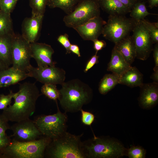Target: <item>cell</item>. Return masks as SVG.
<instances>
[{
    "label": "cell",
    "mask_w": 158,
    "mask_h": 158,
    "mask_svg": "<svg viewBox=\"0 0 158 158\" xmlns=\"http://www.w3.org/2000/svg\"><path fill=\"white\" fill-rule=\"evenodd\" d=\"M41 95L35 83L20 84L18 91L13 96L14 103L3 110L2 115L8 121L17 122L29 119L35 111L36 101Z\"/></svg>",
    "instance_id": "6da1fadb"
},
{
    "label": "cell",
    "mask_w": 158,
    "mask_h": 158,
    "mask_svg": "<svg viewBox=\"0 0 158 158\" xmlns=\"http://www.w3.org/2000/svg\"><path fill=\"white\" fill-rule=\"evenodd\" d=\"M59 90L58 100L66 113L80 111L83 105L89 103L93 97L92 89L87 84L78 79L64 82Z\"/></svg>",
    "instance_id": "7a4b0ae2"
},
{
    "label": "cell",
    "mask_w": 158,
    "mask_h": 158,
    "mask_svg": "<svg viewBox=\"0 0 158 158\" xmlns=\"http://www.w3.org/2000/svg\"><path fill=\"white\" fill-rule=\"evenodd\" d=\"M83 134L76 135L65 132L51 140L44 156L51 158H86L81 140Z\"/></svg>",
    "instance_id": "3957f363"
},
{
    "label": "cell",
    "mask_w": 158,
    "mask_h": 158,
    "mask_svg": "<svg viewBox=\"0 0 158 158\" xmlns=\"http://www.w3.org/2000/svg\"><path fill=\"white\" fill-rule=\"evenodd\" d=\"M83 147L86 158H118L127 155L128 149L119 141L95 135L83 142Z\"/></svg>",
    "instance_id": "277c9868"
},
{
    "label": "cell",
    "mask_w": 158,
    "mask_h": 158,
    "mask_svg": "<svg viewBox=\"0 0 158 158\" xmlns=\"http://www.w3.org/2000/svg\"><path fill=\"white\" fill-rule=\"evenodd\" d=\"M44 136L35 140L21 142L14 139L0 152V158H42L47 147L51 141Z\"/></svg>",
    "instance_id": "5b68a950"
},
{
    "label": "cell",
    "mask_w": 158,
    "mask_h": 158,
    "mask_svg": "<svg viewBox=\"0 0 158 158\" xmlns=\"http://www.w3.org/2000/svg\"><path fill=\"white\" fill-rule=\"evenodd\" d=\"M58 110L54 114L42 115L34 121L42 135L51 139H56L66 131L68 118L66 113L59 110L56 101Z\"/></svg>",
    "instance_id": "8992f818"
},
{
    "label": "cell",
    "mask_w": 158,
    "mask_h": 158,
    "mask_svg": "<svg viewBox=\"0 0 158 158\" xmlns=\"http://www.w3.org/2000/svg\"><path fill=\"white\" fill-rule=\"evenodd\" d=\"M132 18L123 15H109L104 25L102 34L116 44L129 35L136 24Z\"/></svg>",
    "instance_id": "52a82bcc"
},
{
    "label": "cell",
    "mask_w": 158,
    "mask_h": 158,
    "mask_svg": "<svg viewBox=\"0 0 158 158\" xmlns=\"http://www.w3.org/2000/svg\"><path fill=\"white\" fill-rule=\"evenodd\" d=\"M100 12L98 0H80L73 11L64 16L63 20L66 26L73 28L100 16Z\"/></svg>",
    "instance_id": "ba28073f"
},
{
    "label": "cell",
    "mask_w": 158,
    "mask_h": 158,
    "mask_svg": "<svg viewBox=\"0 0 158 158\" xmlns=\"http://www.w3.org/2000/svg\"><path fill=\"white\" fill-rule=\"evenodd\" d=\"M12 67L16 69L27 72L31 65L30 43L21 35L14 33L12 37Z\"/></svg>",
    "instance_id": "9c48e42d"
},
{
    "label": "cell",
    "mask_w": 158,
    "mask_h": 158,
    "mask_svg": "<svg viewBox=\"0 0 158 158\" xmlns=\"http://www.w3.org/2000/svg\"><path fill=\"white\" fill-rule=\"evenodd\" d=\"M27 73L29 77L33 78L43 84L61 85L66 79V73L63 69L55 66L34 67L31 65Z\"/></svg>",
    "instance_id": "30bf717a"
},
{
    "label": "cell",
    "mask_w": 158,
    "mask_h": 158,
    "mask_svg": "<svg viewBox=\"0 0 158 158\" xmlns=\"http://www.w3.org/2000/svg\"><path fill=\"white\" fill-rule=\"evenodd\" d=\"M131 36L136 51V58L145 60L153 50L152 44L148 31L142 21L136 22Z\"/></svg>",
    "instance_id": "8fae6325"
},
{
    "label": "cell",
    "mask_w": 158,
    "mask_h": 158,
    "mask_svg": "<svg viewBox=\"0 0 158 158\" xmlns=\"http://www.w3.org/2000/svg\"><path fill=\"white\" fill-rule=\"evenodd\" d=\"M13 133V139L19 141L28 142L35 140L42 135L34 121L29 118L22 121L10 126Z\"/></svg>",
    "instance_id": "7c38bea8"
},
{
    "label": "cell",
    "mask_w": 158,
    "mask_h": 158,
    "mask_svg": "<svg viewBox=\"0 0 158 158\" xmlns=\"http://www.w3.org/2000/svg\"><path fill=\"white\" fill-rule=\"evenodd\" d=\"M106 22L99 16L73 28L84 40L93 42L102 34L104 26Z\"/></svg>",
    "instance_id": "4fadbf2b"
},
{
    "label": "cell",
    "mask_w": 158,
    "mask_h": 158,
    "mask_svg": "<svg viewBox=\"0 0 158 158\" xmlns=\"http://www.w3.org/2000/svg\"><path fill=\"white\" fill-rule=\"evenodd\" d=\"M31 58L36 61L38 66H55L52 56L54 51L51 46L44 43L37 42L30 43Z\"/></svg>",
    "instance_id": "5bb4252c"
},
{
    "label": "cell",
    "mask_w": 158,
    "mask_h": 158,
    "mask_svg": "<svg viewBox=\"0 0 158 158\" xmlns=\"http://www.w3.org/2000/svg\"><path fill=\"white\" fill-rule=\"evenodd\" d=\"M44 15H33L26 18L22 24V36L30 43L38 40Z\"/></svg>",
    "instance_id": "9a60e30c"
},
{
    "label": "cell",
    "mask_w": 158,
    "mask_h": 158,
    "mask_svg": "<svg viewBox=\"0 0 158 158\" xmlns=\"http://www.w3.org/2000/svg\"><path fill=\"white\" fill-rule=\"evenodd\" d=\"M138 99L140 106L144 109H150L156 105L158 101V84L152 83H143L140 87Z\"/></svg>",
    "instance_id": "2e32d148"
},
{
    "label": "cell",
    "mask_w": 158,
    "mask_h": 158,
    "mask_svg": "<svg viewBox=\"0 0 158 158\" xmlns=\"http://www.w3.org/2000/svg\"><path fill=\"white\" fill-rule=\"evenodd\" d=\"M28 77L27 72L9 67L0 71V88L16 84Z\"/></svg>",
    "instance_id": "e0dca14e"
},
{
    "label": "cell",
    "mask_w": 158,
    "mask_h": 158,
    "mask_svg": "<svg viewBox=\"0 0 158 158\" xmlns=\"http://www.w3.org/2000/svg\"><path fill=\"white\" fill-rule=\"evenodd\" d=\"M114 48L131 65L136 58L135 47L131 36L129 35L115 44Z\"/></svg>",
    "instance_id": "ac0fdd59"
},
{
    "label": "cell",
    "mask_w": 158,
    "mask_h": 158,
    "mask_svg": "<svg viewBox=\"0 0 158 158\" xmlns=\"http://www.w3.org/2000/svg\"><path fill=\"white\" fill-rule=\"evenodd\" d=\"M131 66L120 53L114 47L110 61L108 64L107 70L120 77Z\"/></svg>",
    "instance_id": "d6986e66"
},
{
    "label": "cell",
    "mask_w": 158,
    "mask_h": 158,
    "mask_svg": "<svg viewBox=\"0 0 158 158\" xmlns=\"http://www.w3.org/2000/svg\"><path fill=\"white\" fill-rule=\"evenodd\" d=\"M142 74L135 67L131 66L119 77V83L130 87H140L143 84Z\"/></svg>",
    "instance_id": "ffe728a7"
},
{
    "label": "cell",
    "mask_w": 158,
    "mask_h": 158,
    "mask_svg": "<svg viewBox=\"0 0 158 158\" xmlns=\"http://www.w3.org/2000/svg\"><path fill=\"white\" fill-rule=\"evenodd\" d=\"M100 8L109 15H125L131 10L119 0H98Z\"/></svg>",
    "instance_id": "44dd1931"
},
{
    "label": "cell",
    "mask_w": 158,
    "mask_h": 158,
    "mask_svg": "<svg viewBox=\"0 0 158 158\" xmlns=\"http://www.w3.org/2000/svg\"><path fill=\"white\" fill-rule=\"evenodd\" d=\"M13 35L0 36V60L9 67L12 63L11 49Z\"/></svg>",
    "instance_id": "7402d4cb"
},
{
    "label": "cell",
    "mask_w": 158,
    "mask_h": 158,
    "mask_svg": "<svg viewBox=\"0 0 158 158\" xmlns=\"http://www.w3.org/2000/svg\"><path fill=\"white\" fill-rule=\"evenodd\" d=\"M119 76L112 73L105 74L101 80L99 91L102 95H105L119 83Z\"/></svg>",
    "instance_id": "603a6c76"
},
{
    "label": "cell",
    "mask_w": 158,
    "mask_h": 158,
    "mask_svg": "<svg viewBox=\"0 0 158 158\" xmlns=\"http://www.w3.org/2000/svg\"><path fill=\"white\" fill-rule=\"evenodd\" d=\"M80 0H48L47 6L50 8H58L67 14L72 12Z\"/></svg>",
    "instance_id": "cb8c5ba5"
},
{
    "label": "cell",
    "mask_w": 158,
    "mask_h": 158,
    "mask_svg": "<svg viewBox=\"0 0 158 158\" xmlns=\"http://www.w3.org/2000/svg\"><path fill=\"white\" fill-rule=\"evenodd\" d=\"M130 13L131 18L136 22L142 20L148 15H156L148 11L145 1L137 2L131 10Z\"/></svg>",
    "instance_id": "d4e9b609"
},
{
    "label": "cell",
    "mask_w": 158,
    "mask_h": 158,
    "mask_svg": "<svg viewBox=\"0 0 158 158\" xmlns=\"http://www.w3.org/2000/svg\"><path fill=\"white\" fill-rule=\"evenodd\" d=\"M14 33L11 14L0 10V36L13 35Z\"/></svg>",
    "instance_id": "484cf974"
},
{
    "label": "cell",
    "mask_w": 158,
    "mask_h": 158,
    "mask_svg": "<svg viewBox=\"0 0 158 158\" xmlns=\"http://www.w3.org/2000/svg\"><path fill=\"white\" fill-rule=\"evenodd\" d=\"M41 91L42 94L50 99L56 101L59 98V90L57 89L56 85L44 84L41 87Z\"/></svg>",
    "instance_id": "4316f807"
},
{
    "label": "cell",
    "mask_w": 158,
    "mask_h": 158,
    "mask_svg": "<svg viewBox=\"0 0 158 158\" xmlns=\"http://www.w3.org/2000/svg\"><path fill=\"white\" fill-rule=\"evenodd\" d=\"M48 0H29L32 15H44Z\"/></svg>",
    "instance_id": "83f0119b"
},
{
    "label": "cell",
    "mask_w": 158,
    "mask_h": 158,
    "mask_svg": "<svg viewBox=\"0 0 158 158\" xmlns=\"http://www.w3.org/2000/svg\"><path fill=\"white\" fill-rule=\"evenodd\" d=\"M147 28L153 44L158 43V23H151L145 19L142 20Z\"/></svg>",
    "instance_id": "f1b7e54d"
},
{
    "label": "cell",
    "mask_w": 158,
    "mask_h": 158,
    "mask_svg": "<svg viewBox=\"0 0 158 158\" xmlns=\"http://www.w3.org/2000/svg\"><path fill=\"white\" fill-rule=\"evenodd\" d=\"M146 153V150L142 147L132 145L128 149L127 156L129 158H144Z\"/></svg>",
    "instance_id": "f546056e"
},
{
    "label": "cell",
    "mask_w": 158,
    "mask_h": 158,
    "mask_svg": "<svg viewBox=\"0 0 158 158\" xmlns=\"http://www.w3.org/2000/svg\"><path fill=\"white\" fill-rule=\"evenodd\" d=\"M18 0H0V10L10 14L12 12Z\"/></svg>",
    "instance_id": "4dcf8cb0"
},
{
    "label": "cell",
    "mask_w": 158,
    "mask_h": 158,
    "mask_svg": "<svg viewBox=\"0 0 158 158\" xmlns=\"http://www.w3.org/2000/svg\"><path fill=\"white\" fill-rule=\"evenodd\" d=\"M81 114V121L84 125L90 126L94 122L95 116L92 113L83 110L82 109L80 110Z\"/></svg>",
    "instance_id": "1f68e13d"
},
{
    "label": "cell",
    "mask_w": 158,
    "mask_h": 158,
    "mask_svg": "<svg viewBox=\"0 0 158 158\" xmlns=\"http://www.w3.org/2000/svg\"><path fill=\"white\" fill-rule=\"evenodd\" d=\"M14 93L12 90H10L9 93L7 95H0V109L3 110L11 104Z\"/></svg>",
    "instance_id": "d6a6232c"
},
{
    "label": "cell",
    "mask_w": 158,
    "mask_h": 158,
    "mask_svg": "<svg viewBox=\"0 0 158 158\" xmlns=\"http://www.w3.org/2000/svg\"><path fill=\"white\" fill-rule=\"evenodd\" d=\"M57 40L66 49V54H70V48L71 44L68 39V35L66 34L60 35L58 37Z\"/></svg>",
    "instance_id": "836d02e7"
},
{
    "label": "cell",
    "mask_w": 158,
    "mask_h": 158,
    "mask_svg": "<svg viewBox=\"0 0 158 158\" xmlns=\"http://www.w3.org/2000/svg\"><path fill=\"white\" fill-rule=\"evenodd\" d=\"M11 140L6 132L0 134V152L10 144Z\"/></svg>",
    "instance_id": "e575fe53"
},
{
    "label": "cell",
    "mask_w": 158,
    "mask_h": 158,
    "mask_svg": "<svg viewBox=\"0 0 158 158\" xmlns=\"http://www.w3.org/2000/svg\"><path fill=\"white\" fill-rule=\"evenodd\" d=\"M97 52L92 56L87 62L84 70L85 73H87V71L91 69L95 64L99 62V56L97 55Z\"/></svg>",
    "instance_id": "d590c367"
},
{
    "label": "cell",
    "mask_w": 158,
    "mask_h": 158,
    "mask_svg": "<svg viewBox=\"0 0 158 158\" xmlns=\"http://www.w3.org/2000/svg\"><path fill=\"white\" fill-rule=\"evenodd\" d=\"M8 121L2 115H0V134L5 132L8 129H9L10 126Z\"/></svg>",
    "instance_id": "8d00e7d4"
},
{
    "label": "cell",
    "mask_w": 158,
    "mask_h": 158,
    "mask_svg": "<svg viewBox=\"0 0 158 158\" xmlns=\"http://www.w3.org/2000/svg\"><path fill=\"white\" fill-rule=\"evenodd\" d=\"M93 42V47L96 52L101 50L106 45V42L103 40H100L97 39L94 40Z\"/></svg>",
    "instance_id": "74e56055"
},
{
    "label": "cell",
    "mask_w": 158,
    "mask_h": 158,
    "mask_svg": "<svg viewBox=\"0 0 158 158\" xmlns=\"http://www.w3.org/2000/svg\"><path fill=\"white\" fill-rule=\"evenodd\" d=\"M155 65L153 70L158 69V44L156 43L153 49Z\"/></svg>",
    "instance_id": "f35d334b"
},
{
    "label": "cell",
    "mask_w": 158,
    "mask_h": 158,
    "mask_svg": "<svg viewBox=\"0 0 158 158\" xmlns=\"http://www.w3.org/2000/svg\"><path fill=\"white\" fill-rule=\"evenodd\" d=\"M124 5L130 10L137 2L136 0H119Z\"/></svg>",
    "instance_id": "ab89813d"
},
{
    "label": "cell",
    "mask_w": 158,
    "mask_h": 158,
    "mask_svg": "<svg viewBox=\"0 0 158 158\" xmlns=\"http://www.w3.org/2000/svg\"><path fill=\"white\" fill-rule=\"evenodd\" d=\"M70 50L71 52L76 55L78 57L81 56L79 47L77 45L71 44Z\"/></svg>",
    "instance_id": "60d3db41"
},
{
    "label": "cell",
    "mask_w": 158,
    "mask_h": 158,
    "mask_svg": "<svg viewBox=\"0 0 158 158\" xmlns=\"http://www.w3.org/2000/svg\"><path fill=\"white\" fill-rule=\"evenodd\" d=\"M154 72L151 76V78L154 82H158V69L154 70Z\"/></svg>",
    "instance_id": "b9f144b4"
},
{
    "label": "cell",
    "mask_w": 158,
    "mask_h": 158,
    "mask_svg": "<svg viewBox=\"0 0 158 158\" xmlns=\"http://www.w3.org/2000/svg\"><path fill=\"white\" fill-rule=\"evenodd\" d=\"M149 7L151 8L157 7L158 5V0H148Z\"/></svg>",
    "instance_id": "7bdbcfd3"
},
{
    "label": "cell",
    "mask_w": 158,
    "mask_h": 158,
    "mask_svg": "<svg viewBox=\"0 0 158 158\" xmlns=\"http://www.w3.org/2000/svg\"><path fill=\"white\" fill-rule=\"evenodd\" d=\"M8 67H9L7 66L0 60V71L7 68Z\"/></svg>",
    "instance_id": "ee69618b"
},
{
    "label": "cell",
    "mask_w": 158,
    "mask_h": 158,
    "mask_svg": "<svg viewBox=\"0 0 158 158\" xmlns=\"http://www.w3.org/2000/svg\"><path fill=\"white\" fill-rule=\"evenodd\" d=\"M146 0H136L137 2H141V1H145V2Z\"/></svg>",
    "instance_id": "f6af8a7d"
}]
</instances>
